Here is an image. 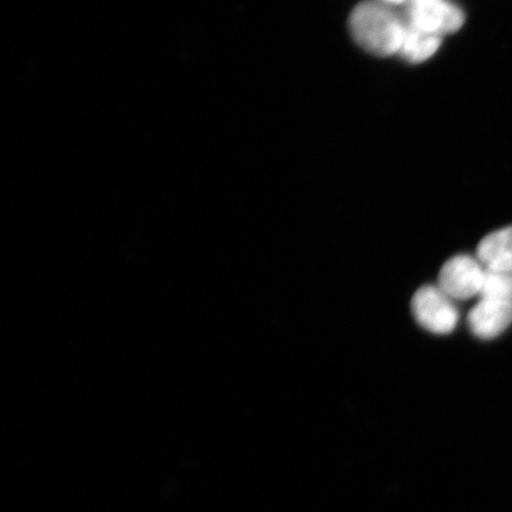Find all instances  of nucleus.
I'll return each mask as SVG.
<instances>
[{
    "label": "nucleus",
    "instance_id": "nucleus-1",
    "mask_svg": "<svg viewBox=\"0 0 512 512\" xmlns=\"http://www.w3.org/2000/svg\"><path fill=\"white\" fill-rule=\"evenodd\" d=\"M350 31L358 46L375 56L399 55L407 27L395 6L381 0H366L350 16Z\"/></svg>",
    "mask_w": 512,
    "mask_h": 512
},
{
    "label": "nucleus",
    "instance_id": "nucleus-2",
    "mask_svg": "<svg viewBox=\"0 0 512 512\" xmlns=\"http://www.w3.org/2000/svg\"><path fill=\"white\" fill-rule=\"evenodd\" d=\"M402 14L411 27L439 37L453 34L465 22L463 10L450 0H407Z\"/></svg>",
    "mask_w": 512,
    "mask_h": 512
},
{
    "label": "nucleus",
    "instance_id": "nucleus-3",
    "mask_svg": "<svg viewBox=\"0 0 512 512\" xmlns=\"http://www.w3.org/2000/svg\"><path fill=\"white\" fill-rule=\"evenodd\" d=\"M411 307L416 322L432 334L447 335L456 329L457 307L439 286L421 287L414 294Z\"/></svg>",
    "mask_w": 512,
    "mask_h": 512
},
{
    "label": "nucleus",
    "instance_id": "nucleus-4",
    "mask_svg": "<svg viewBox=\"0 0 512 512\" xmlns=\"http://www.w3.org/2000/svg\"><path fill=\"white\" fill-rule=\"evenodd\" d=\"M485 268L477 258L457 255L448 260L439 273V287L453 300L479 296Z\"/></svg>",
    "mask_w": 512,
    "mask_h": 512
},
{
    "label": "nucleus",
    "instance_id": "nucleus-5",
    "mask_svg": "<svg viewBox=\"0 0 512 512\" xmlns=\"http://www.w3.org/2000/svg\"><path fill=\"white\" fill-rule=\"evenodd\" d=\"M470 330L480 339H492L512 324V302L480 299L467 316Z\"/></svg>",
    "mask_w": 512,
    "mask_h": 512
},
{
    "label": "nucleus",
    "instance_id": "nucleus-6",
    "mask_svg": "<svg viewBox=\"0 0 512 512\" xmlns=\"http://www.w3.org/2000/svg\"><path fill=\"white\" fill-rule=\"evenodd\" d=\"M477 259L486 270L512 272V227L485 236L477 247Z\"/></svg>",
    "mask_w": 512,
    "mask_h": 512
},
{
    "label": "nucleus",
    "instance_id": "nucleus-7",
    "mask_svg": "<svg viewBox=\"0 0 512 512\" xmlns=\"http://www.w3.org/2000/svg\"><path fill=\"white\" fill-rule=\"evenodd\" d=\"M441 42L443 37L428 34L407 24L399 56L407 62L422 63L437 53Z\"/></svg>",
    "mask_w": 512,
    "mask_h": 512
},
{
    "label": "nucleus",
    "instance_id": "nucleus-8",
    "mask_svg": "<svg viewBox=\"0 0 512 512\" xmlns=\"http://www.w3.org/2000/svg\"><path fill=\"white\" fill-rule=\"evenodd\" d=\"M480 299L502 300L512 302V272L486 270Z\"/></svg>",
    "mask_w": 512,
    "mask_h": 512
},
{
    "label": "nucleus",
    "instance_id": "nucleus-9",
    "mask_svg": "<svg viewBox=\"0 0 512 512\" xmlns=\"http://www.w3.org/2000/svg\"><path fill=\"white\" fill-rule=\"evenodd\" d=\"M381 2L389 4V5H393L396 8V6L405 5L407 0H381Z\"/></svg>",
    "mask_w": 512,
    "mask_h": 512
}]
</instances>
